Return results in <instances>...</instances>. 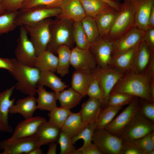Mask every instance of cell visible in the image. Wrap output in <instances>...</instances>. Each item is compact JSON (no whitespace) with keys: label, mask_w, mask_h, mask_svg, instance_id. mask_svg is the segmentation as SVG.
<instances>
[{"label":"cell","mask_w":154,"mask_h":154,"mask_svg":"<svg viewBox=\"0 0 154 154\" xmlns=\"http://www.w3.org/2000/svg\"><path fill=\"white\" fill-rule=\"evenodd\" d=\"M151 80L144 73L131 71L125 75L119 81L112 92L124 93L154 102L150 91Z\"/></svg>","instance_id":"1"},{"label":"cell","mask_w":154,"mask_h":154,"mask_svg":"<svg viewBox=\"0 0 154 154\" xmlns=\"http://www.w3.org/2000/svg\"><path fill=\"white\" fill-rule=\"evenodd\" d=\"M12 66L9 72L17 80L15 89L28 96L36 94L40 71L34 66H28L12 58Z\"/></svg>","instance_id":"2"},{"label":"cell","mask_w":154,"mask_h":154,"mask_svg":"<svg viewBox=\"0 0 154 154\" xmlns=\"http://www.w3.org/2000/svg\"><path fill=\"white\" fill-rule=\"evenodd\" d=\"M137 1H124L119 4V11L109 33L105 38L113 41H117L135 26Z\"/></svg>","instance_id":"3"},{"label":"cell","mask_w":154,"mask_h":154,"mask_svg":"<svg viewBox=\"0 0 154 154\" xmlns=\"http://www.w3.org/2000/svg\"><path fill=\"white\" fill-rule=\"evenodd\" d=\"M57 18L52 20L50 25V39L47 49L53 53L56 52L60 45H66L71 48L74 43L73 37L74 22Z\"/></svg>","instance_id":"4"},{"label":"cell","mask_w":154,"mask_h":154,"mask_svg":"<svg viewBox=\"0 0 154 154\" xmlns=\"http://www.w3.org/2000/svg\"><path fill=\"white\" fill-rule=\"evenodd\" d=\"M52 20L47 19L37 23L24 26L35 48L37 56L47 50L50 39V25Z\"/></svg>","instance_id":"5"},{"label":"cell","mask_w":154,"mask_h":154,"mask_svg":"<svg viewBox=\"0 0 154 154\" xmlns=\"http://www.w3.org/2000/svg\"><path fill=\"white\" fill-rule=\"evenodd\" d=\"M154 130V122L145 117L139 110L119 137L123 140L133 142Z\"/></svg>","instance_id":"6"},{"label":"cell","mask_w":154,"mask_h":154,"mask_svg":"<svg viewBox=\"0 0 154 154\" xmlns=\"http://www.w3.org/2000/svg\"><path fill=\"white\" fill-rule=\"evenodd\" d=\"M60 8L37 7L19 11L15 23L17 27L36 23L50 17L58 16Z\"/></svg>","instance_id":"7"},{"label":"cell","mask_w":154,"mask_h":154,"mask_svg":"<svg viewBox=\"0 0 154 154\" xmlns=\"http://www.w3.org/2000/svg\"><path fill=\"white\" fill-rule=\"evenodd\" d=\"M93 72L100 88L102 106H106L113 89L125 75L110 67L102 68L97 67Z\"/></svg>","instance_id":"8"},{"label":"cell","mask_w":154,"mask_h":154,"mask_svg":"<svg viewBox=\"0 0 154 154\" xmlns=\"http://www.w3.org/2000/svg\"><path fill=\"white\" fill-rule=\"evenodd\" d=\"M92 141L103 154H121L123 140L105 129L96 130Z\"/></svg>","instance_id":"9"},{"label":"cell","mask_w":154,"mask_h":154,"mask_svg":"<svg viewBox=\"0 0 154 154\" xmlns=\"http://www.w3.org/2000/svg\"><path fill=\"white\" fill-rule=\"evenodd\" d=\"M19 34L15 53L16 59L26 65L34 66L37 56L36 50L24 26L20 27Z\"/></svg>","instance_id":"10"},{"label":"cell","mask_w":154,"mask_h":154,"mask_svg":"<svg viewBox=\"0 0 154 154\" xmlns=\"http://www.w3.org/2000/svg\"><path fill=\"white\" fill-rule=\"evenodd\" d=\"M139 108V100L135 97L105 129L111 133L119 137Z\"/></svg>","instance_id":"11"},{"label":"cell","mask_w":154,"mask_h":154,"mask_svg":"<svg viewBox=\"0 0 154 154\" xmlns=\"http://www.w3.org/2000/svg\"><path fill=\"white\" fill-rule=\"evenodd\" d=\"M116 41L105 38H100L90 44L89 49L94 55L97 67H110L113 52Z\"/></svg>","instance_id":"12"},{"label":"cell","mask_w":154,"mask_h":154,"mask_svg":"<svg viewBox=\"0 0 154 154\" xmlns=\"http://www.w3.org/2000/svg\"><path fill=\"white\" fill-rule=\"evenodd\" d=\"M37 147L38 146L35 135L12 140L7 139L0 141V148L3 150L0 154H28Z\"/></svg>","instance_id":"13"},{"label":"cell","mask_w":154,"mask_h":154,"mask_svg":"<svg viewBox=\"0 0 154 154\" xmlns=\"http://www.w3.org/2000/svg\"><path fill=\"white\" fill-rule=\"evenodd\" d=\"M70 65L75 70H93L97 67L96 60L89 49L76 46L72 49Z\"/></svg>","instance_id":"14"},{"label":"cell","mask_w":154,"mask_h":154,"mask_svg":"<svg viewBox=\"0 0 154 154\" xmlns=\"http://www.w3.org/2000/svg\"><path fill=\"white\" fill-rule=\"evenodd\" d=\"M46 121L45 118L40 116L25 119L17 125L12 135L7 139L12 140L34 136L40 125Z\"/></svg>","instance_id":"15"},{"label":"cell","mask_w":154,"mask_h":154,"mask_svg":"<svg viewBox=\"0 0 154 154\" xmlns=\"http://www.w3.org/2000/svg\"><path fill=\"white\" fill-rule=\"evenodd\" d=\"M15 89V86L0 92V131L11 133L13 129L9 122V110L14 104L15 98L11 97Z\"/></svg>","instance_id":"16"},{"label":"cell","mask_w":154,"mask_h":154,"mask_svg":"<svg viewBox=\"0 0 154 154\" xmlns=\"http://www.w3.org/2000/svg\"><path fill=\"white\" fill-rule=\"evenodd\" d=\"M145 33V31L135 26L133 27L116 41L113 55L122 52L137 46L143 40Z\"/></svg>","instance_id":"17"},{"label":"cell","mask_w":154,"mask_h":154,"mask_svg":"<svg viewBox=\"0 0 154 154\" xmlns=\"http://www.w3.org/2000/svg\"><path fill=\"white\" fill-rule=\"evenodd\" d=\"M140 43L130 49L113 55L110 67L125 75L131 72L136 53Z\"/></svg>","instance_id":"18"},{"label":"cell","mask_w":154,"mask_h":154,"mask_svg":"<svg viewBox=\"0 0 154 154\" xmlns=\"http://www.w3.org/2000/svg\"><path fill=\"white\" fill-rule=\"evenodd\" d=\"M61 12L56 17L72 21H81L86 16L80 0H65L60 7Z\"/></svg>","instance_id":"19"},{"label":"cell","mask_w":154,"mask_h":154,"mask_svg":"<svg viewBox=\"0 0 154 154\" xmlns=\"http://www.w3.org/2000/svg\"><path fill=\"white\" fill-rule=\"evenodd\" d=\"M154 6V0H138L136 3L135 16V26L146 31L148 28L149 16Z\"/></svg>","instance_id":"20"},{"label":"cell","mask_w":154,"mask_h":154,"mask_svg":"<svg viewBox=\"0 0 154 154\" xmlns=\"http://www.w3.org/2000/svg\"><path fill=\"white\" fill-rule=\"evenodd\" d=\"M153 57L154 52L142 40L136 53L131 71L139 74L144 73Z\"/></svg>","instance_id":"21"},{"label":"cell","mask_w":154,"mask_h":154,"mask_svg":"<svg viewBox=\"0 0 154 154\" xmlns=\"http://www.w3.org/2000/svg\"><path fill=\"white\" fill-rule=\"evenodd\" d=\"M93 76V70H75L72 74L71 87L83 97L85 96Z\"/></svg>","instance_id":"22"},{"label":"cell","mask_w":154,"mask_h":154,"mask_svg":"<svg viewBox=\"0 0 154 154\" xmlns=\"http://www.w3.org/2000/svg\"><path fill=\"white\" fill-rule=\"evenodd\" d=\"M37 109L36 98L35 96H28L18 100L10 108L9 114H19L27 119L33 117L35 111Z\"/></svg>","instance_id":"23"},{"label":"cell","mask_w":154,"mask_h":154,"mask_svg":"<svg viewBox=\"0 0 154 154\" xmlns=\"http://www.w3.org/2000/svg\"><path fill=\"white\" fill-rule=\"evenodd\" d=\"M102 106L99 100L89 97L83 103L79 112L82 121L88 124L96 123L101 110Z\"/></svg>","instance_id":"24"},{"label":"cell","mask_w":154,"mask_h":154,"mask_svg":"<svg viewBox=\"0 0 154 154\" xmlns=\"http://www.w3.org/2000/svg\"><path fill=\"white\" fill-rule=\"evenodd\" d=\"M60 130L47 121L42 123L35 134L38 146L57 141Z\"/></svg>","instance_id":"25"},{"label":"cell","mask_w":154,"mask_h":154,"mask_svg":"<svg viewBox=\"0 0 154 154\" xmlns=\"http://www.w3.org/2000/svg\"><path fill=\"white\" fill-rule=\"evenodd\" d=\"M118 11L112 8L94 18L100 38H106L109 33Z\"/></svg>","instance_id":"26"},{"label":"cell","mask_w":154,"mask_h":154,"mask_svg":"<svg viewBox=\"0 0 154 154\" xmlns=\"http://www.w3.org/2000/svg\"><path fill=\"white\" fill-rule=\"evenodd\" d=\"M36 94L37 109L49 112L57 107L56 94L54 92L47 91L41 85H38Z\"/></svg>","instance_id":"27"},{"label":"cell","mask_w":154,"mask_h":154,"mask_svg":"<svg viewBox=\"0 0 154 154\" xmlns=\"http://www.w3.org/2000/svg\"><path fill=\"white\" fill-rule=\"evenodd\" d=\"M51 71H40L38 85L48 87L56 93L65 89L68 86Z\"/></svg>","instance_id":"28"},{"label":"cell","mask_w":154,"mask_h":154,"mask_svg":"<svg viewBox=\"0 0 154 154\" xmlns=\"http://www.w3.org/2000/svg\"><path fill=\"white\" fill-rule=\"evenodd\" d=\"M56 94L57 100L59 101L60 107L70 110L77 105L83 97L71 87L65 89Z\"/></svg>","instance_id":"29"},{"label":"cell","mask_w":154,"mask_h":154,"mask_svg":"<svg viewBox=\"0 0 154 154\" xmlns=\"http://www.w3.org/2000/svg\"><path fill=\"white\" fill-rule=\"evenodd\" d=\"M88 124L82 121L79 112H71L60 129L71 138L77 134Z\"/></svg>","instance_id":"30"},{"label":"cell","mask_w":154,"mask_h":154,"mask_svg":"<svg viewBox=\"0 0 154 154\" xmlns=\"http://www.w3.org/2000/svg\"><path fill=\"white\" fill-rule=\"evenodd\" d=\"M58 62L57 56L52 52L46 50L36 58L34 66L40 71H56Z\"/></svg>","instance_id":"31"},{"label":"cell","mask_w":154,"mask_h":154,"mask_svg":"<svg viewBox=\"0 0 154 154\" xmlns=\"http://www.w3.org/2000/svg\"><path fill=\"white\" fill-rule=\"evenodd\" d=\"M72 49L66 45L59 46L56 53L58 55V65L56 72L64 77L69 73Z\"/></svg>","instance_id":"32"},{"label":"cell","mask_w":154,"mask_h":154,"mask_svg":"<svg viewBox=\"0 0 154 154\" xmlns=\"http://www.w3.org/2000/svg\"><path fill=\"white\" fill-rule=\"evenodd\" d=\"M80 0L86 16L93 18L113 8L101 0Z\"/></svg>","instance_id":"33"},{"label":"cell","mask_w":154,"mask_h":154,"mask_svg":"<svg viewBox=\"0 0 154 154\" xmlns=\"http://www.w3.org/2000/svg\"><path fill=\"white\" fill-rule=\"evenodd\" d=\"M122 107L106 105L101 110L96 122V130L105 129L115 118Z\"/></svg>","instance_id":"34"},{"label":"cell","mask_w":154,"mask_h":154,"mask_svg":"<svg viewBox=\"0 0 154 154\" xmlns=\"http://www.w3.org/2000/svg\"><path fill=\"white\" fill-rule=\"evenodd\" d=\"M19 11H6L0 15V35L14 31L17 27L15 20Z\"/></svg>","instance_id":"35"},{"label":"cell","mask_w":154,"mask_h":154,"mask_svg":"<svg viewBox=\"0 0 154 154\" xmlns=\"http://www.w3.org/2000/svg\"><path fill=\"white\" fill-rule=\"evenodd\" d=\"M71 113L70 110L57 107L48 114V121L60 130Z\"/></svg>","instance_id":"36"},{"label":"cell","mask_w":154,"mask_h":154,"mask_svg":"<svg viewBox=\"0 0 154 154\" xmlns=\"http://www.w3.org/2000/svg\"><path fill=\"white\" fill-rule=\"evenodd\" d=\"M73 37L76 47L82 49H88L90 45L84 31L81 21L74 22Z\"/></svg>","instance_id":"37"},{"label":"cell","mask_w":154,"mask_h":154,"mask_svg":"<svg viewBox=\"0 0 154 154\" xmlns=\"http://www.w3.org/2000/svg\"><path fill=\"white\" fill-rule=\"evenodd\" d=\"M81 22L90 44L96 41L99 38V35L98 28L94 18L86 16Z\"/></svg>","instance_id":"38"},{"label":"cell","mask_w":154,"mask_h":154,"mask_svg":"<svg viewBox=\"0 0 154 154\" xmlns=\"http://www.w3.org/2000/svg\"><path fill=\"white\" fill-rule=\"evenodd\" d=\"M65 0H25L20 10L37 7L60 8Z\"/></svg>","instance_id":"39"},{"label":"cell","mask_w":154,"mask_h":154,"mask_svg":"<svg viewBox=\"0 0 154 154\" xmlns=\"http://www.w3.org/2000/svg\"><path fill=\"white\" fill-rule=\"evenodd\" d=\"M135 97L124 93L112 92L109 96L107 105L122 107L129 104Z\"/></svg>","instance_id":"40"},{"label":"cell","mask_w":154,"mask_h":154,"mask_svg":"<svg viewBox=\"0 0 154 154\" xmlns=\"http://www.w3.org/2000/svg\"><path fill=\"white\" fill-rule=\"evenodd\" d=\"M96 130V123L88 124L77 134L72 138L71 139L74 144L77 141L82 139L84 143L82 146L92 142L94 131Z\"/></svg>","instance_id":"41"},{"label":"cell","mask_w":154,"mask_h":154,"mask_svg":"<svg viewBox=\"0 0 154 154\" xmlns=\"http://www.w3.org/2000/svg\"><path fill=\"white\" fill-rule=\"evenodd\" d=\"M60 147V154H74L76 148L71 138L65 133L60 132L57 141Z\"/></svg>","instance_id":"42"},{"label":"cell","mask_w":154,"mask_h":154,"mask_svg":"<svg viewBox=\"0 0 154 154\" xmlns=\"http://www.w3.org/2000/svg\"><path fill=\"white\" fill-rule=\"evenodd\" d=\"M139 110L147 118L154 122V102L140 99Z\"/></svg>","instance_id":"43"},{"label":"cell","mask_w":154,"mask_h":154,"mask_svg":"<svg viewBox=\"0 0 154 154\" xmlns=\"http://www.w3.org/2000/svg\"><path fill=\"white\" fill-rule=\"evenodd\" d=\"M150 133L133 141L143 152L144 154H150L151 152L154 150V143L151 139Z\"/></svg>","instance_id":"44"},{"label":"cell","mask_w":154,"mask_h":154,"mask_svg":"<svg viewBox=\"0 0 154 154\" xmlns=\"http://www.w3.org/2000/svg\"><path fill=\"white\" fill-rule=\"evenodd\" d=\"M93 75V78L87 89L86 96L98 100L102 104V96L98 80L94 74Z\"/></svg>","instance_id":"45"},{"label":"cell","mask_w":154,"mask_h":154,"mask_svg":"<svg viewBox=\"0 0 154 154\" xmlns=\"http://www.w3.org/2000/svg\"><path fill=\"white\" fill-rule=\"evenodd\" d=\"M74 154H103L97 146L92 142L76 150Z\"/></svg>","instance_id":"46"},{"label":"cell","mask_w":154,"mask_h":154,"mask_svg":"<svg viewBox=\"0 0 154 154\" xmlns=\"http://www.w3.org/2000/svg\"><path fill=\"white\" fill-rule=\"evenodd\" d=\"M121 154H144L133 142L123 140Z\"/></svg>","instance_id":"47"},{"label":"cell","mask_w":154,"mask_h":154,"mask_svg":"<svg viewBox=\"0 0 154 154\" xmlns=\"http://www.w3.org/2000/svg\"><path fill=\"white\" fill-rule=\"evenodd\" d=\"M25 0H4L2 5L6 11L19 10Z\"/></svg>","instance_id":"48"},{"label":"cell","mask_w":154,"mask_h":154,"mask_svg":"<svg viewBox=\"0 0 154 154\" xmlns=\"http://www.w3.org/2000/svg\"><path fill=\"white\" fill-rule=\"evenodd\" d=\"M150 49L154 52V27L148 29L143 39Z\"/></svg>","instance_id":"49"},{"label":"cell","mask_w":154,"mask_h":154,"mask_svg":"<svg viewBox=\"0 0 154 154\" xmlns=\"http://www.w3.org/2000/svg\"><path fill=\"white\" fill-rule=\"evenodd\" d=\"M12 66V59L0 57V68L7 70L9 71Z\"/></svg>","instance_id":"50"},{"label":"cell","mask_w":154,"mask_h":154,"mask_svg":"<svg viewBox=\"0 0 154 154\" xmlns=\"http://www.w3.org/2000/svg\"><path fill=\"white\" fill-rule=\"evenodd\" d=\"M144 74L151 79H154V57L152 59Z\"/></svg>","instance_id":"51"},{"label":"cell","mask_w":154,"mask_h":154,"mask_svg":"<svg viewBox=\"0 0 154 154\" xmlns=\"http://www.w3.org/2000/svg\"><path fill=\"white\" fill-rule=\"evenodd\" d=\"M49 144L48 149L46 154H56L57 143L56 142H53Z\"/></svg>","instance_id":"52"},{"label":"cell","mask_w":154,"mask_h":154,"mask_svg":"<svg viewBox=\"0 0 154 154\" xmlns=\"http://www.w3.org/2000/svg\"><path fill=\"white\" fill-rule=\"evenodd\" d=\"M150 27H154V6L152 8L149 19L148 28Z\"/></svg>","instance_id":"53"},{"label":"cell","mask_w":154,"mask_h":154,"mask_svg":"<svg viewBox=\"0 0 154 154\" xmlns=\"http://www.w3.org/2000/svg\"><path fill=\"white\" fill-rule=\"evenodd\" d=\"M109 5L118 11L119 10V4L111 0H101Z\"/></svg>","instance_id":"54"},{"label":"cell","mask_w":154,"mask_h":154,"mask_svg":"<svg viewBox=\"0 0 154 154\" xmlns=\"http://www.w3.org/2000/svg\"><path fill=\"white\" fill-rule=\"evenodd\" d=\"M40 147H37L32 150L28 154H42L43 152Z\"/></svg>","instance_id":"55"},{"label":"cell","mask_w":154,"mask_h":154,"mask_svg":"<svg viewBox=\"0 0 154 154\" xmlns=\"http://www.w3.org/2000/svg\"><path fill=\"white\" fill-rule=\"evenodd\" d=\"M6 11L3 5L0 4V15L4 13Z\"/></svg>","instance_id":"56"},{"label":"cell","mask_w":154,"mask_h":154,"mask_svg":"<svg viewBox=\"0 0 154 154\" xmlns=\"http://www.w3.org/2000/svg\"><path fill=\"white\" fill-rule=\"evenodd\" d=\"M114 2H116V1L120 0H122L123 1H136L138 0H111Z\"/></svg>","instance_id":"57"},{"label":"cell","mask_w":154,"mask_h":154,"mask_svg":"<svg viewBox=\"0 0 154 154\" xmlns=\"http://www.w3.org/2000/svg\"><path fill=\"white\" fill-rule=\"evenodd\" d=\"M154 154V150H153L151 152L150 154Z\"/></svg>","instance_id":"58"},{"label":"cell","mask_w":154,"mask_h":154,"mask_svg":"<svg viewBox=\"0 0 154 154\" xmlns=\"http://www.w3.org/2000/svg\"><path fill=\"white\" fill-rule=\"evenodd\" d=\"M4 0H0V4H2L3 3Z\"/></svg>","instance_id":"59"}]
</instances>
